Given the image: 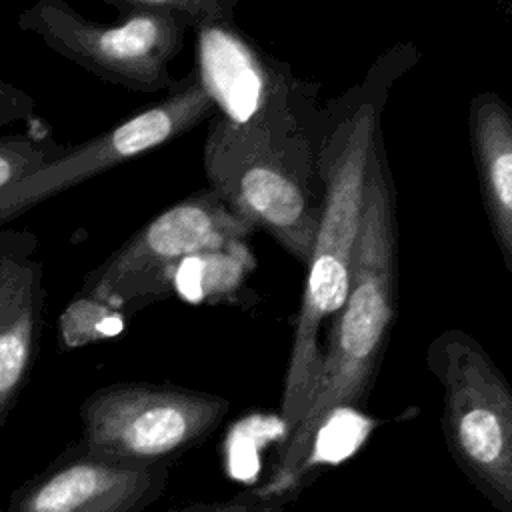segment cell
Returning <instances> with one entry per match:
<instances>
[{
    "label": "cell",
    "mask_w": 512,
    "mask_h": 512,
    "mask_svg": "<svg viewBox=\"0 0 512 512\" xmlns=\"http://www.w3.org/2000/svg\"><path fill=\"white\" fill-rule=\"evenodd\" d=\"M172 466H128L70 442L18 484L0 512H144L166 490Z\"/></svg>",
    "instance_id": "9c48e42d"
},
{
    "label": "cell",
    "mask_w": 512,
    "mask_h": 512,
    "mask_svg": "<svg viewBox=\"0 0 512 512\" xmlns=\"http://www.w3.org/2000/svg\"><path fill=\"white\" fill-rule=\"evenodd\" d=\"M506 10H508V18H512V4L506 6Z\"/></svg>",
    "instance_id": "e0dca14e"
},
{
    "label": "cell",
    "mask_w": 512,
    "mask_h": 512,
    "mask_svg": "<svg viewBox=\"0 0 512 512\" xmlns=\"http://www.w3.org/2000/svg\"><path fill=\"white\" fill-rule=\"evenodd\" d=\"M70 144L54 138L50 126L0 136V190L62 156Z\"/></svg>",
    "instance_id": "5bb4252c"
},
{
    "label": "cell",
    "mask_w": 512,
    "mask_h": 512,
    "mask_svg": "<svg viewBox=\"0 0 512 512\" xmlns=\"http://www.w3.org/2000/svg\"><path fill=\"white\" fill-rule=\"evenodd\" d=\"M316 146L290 102L286 78L278 76L244 118L216 112L202 152L208 188L302 264L322 214Z\"/></svg>",
    "instance_id": "3957f363"
},
{
    "label": "cell",
    "mask_w": 512,
    "mask_h": 512,
    "mask_svg": "<svg viewBox=\"0 0 512 512\" xmlns=\"http://www.w3.org/2000/svg\"><path fill=\"white\" fill-rule=\"evenodd\" d=\"M252 232L210 188L198 190L142 224L82 278L76 294L130 318L174 294L182 262L242 248Z\"/></svg>",
    "instance_id": "8992f818"
},
{
    "label": "cell",
    "mask_w": 512,
    "mask_h": 512,
    "mask_svg": "<svg viewBox=\"0 0 512 512\" xmlns=\"http://www.w3.org/2000/svg\"><path fill=\"white\" fill-rule=\"evenodd\" d=\"M398 226L394 186L378 142L344 306L330 324L320 370L298 426L282 438L260 490L298 496L314 466L320 430L340 410L364 408L396 318Z\"/></svg>",
    "instance_id": "7a4b0ae2"
},
{
    "label": "cell",
    "mask_w": 512,
    "mask_h": 512,
    "mask_svg": "<svg viewBox=\"0 0 512 512\" xmlns=\"http://www.w3.org/2000/svg\"><path fill=\"white\" fill-rule=\"evenodd\" d=\"M36 250L38 236L32 230L0 228V326L44 284V264Z\"/></svg>",
    "instance_id": "7c38bea8"
},
{
    "label": "cell",
    "mask_w": 512,
    "mask_h": 512,
    "mask_svg": "<svg viewBox=\"0 0 512 512\" xmlns=\"http://www.w3.org/2000/svg\"><path fill=\"white\" fill-rule=\"evenodd\" d=\"M116 24L92 22L64 0H38L18 14V28L108 84L134 92L172 90L168 64L182 50L188 28L228 22L226 0H104Z\"/></svg>",
    "instance_id": "277c9868"
},
{
    "label": "cell",
    "mask_w": 512,
    "mask_h": 512,
    "mask_svg": "<svg viewBox=\"0 0 512 512\" xmlns=\"http://www.w3.org/2000/svg\"><path fill=\"white\" fill-rule=\"evenodd\" d=\"M426 368L440 388V426L452 460L496 512H512V384L460 328L428 344Z\"/></svg>",
    "instance_id": "5b68a950"
},
{
    "label": "cell",
    "mask_w": 512,
    "mask_h": 512,
    "mask_svg": "<svg viewBox=\"0 0 512 512\" xmlns=\"http://www.w3.org/2000/svg\"><path fill=\"white\" fill-rule=\"evenodd\" d=\"M44 302L46 288L42 284L26 298L22 308L0 326V430L36 362Z\"/></svg>",
    "instance_id": "8fae6325"
},
{
    "label": "cell",
    "mask_w": 512,
    "mask_h": 512,
    "mask_svg": "<svg viewBox=\"0 0 512 512\" xmlns=\"http://www.w3.org/2000/svg\"><path fill=\"white\" fill-rule=\"evenodd\" d=\"M468 132L484 210L512 282V108L494 92H478Z\"/></svg>",
    "instance_id": "30bf717a"
},
{
    "label": "cell",
    "mask_w": 512,
    "mask_h": 512,
    "mask_svg": "<svg viewBox=\"0 0 512 512\" xmlns=\"http://www.w3.org/2000/svg\"><path fill=\"white\" fill-rule=\"evenodd\" d=\"M216 112L218 106L194 68L186 78L176 80L162 100L136 110L90 140L70 146L56 160L2 188L0 228L62 190L180 138Z\"/></svg>",
    "instance_id": "ba28073f"
},
{
    "label": "cell",
    "mask_w": 512,
    "mask_h": 512,
    "mask_svg": "<svg viewBox=\"0 0 512 512\" xmlns=\"http://www.w3.org/2000/svg\"><path fill=\"white\" fill-rule=\"evenodd\" d=\"M130 318L96 300L76 294L58 318V344L64 350L116 338Z\"/></svg>",
    "instance_id": "4fadbf2b"
},
{
    "label": "cell",
    "mask_w": 512,
    "mask_h": 512,
    "mask_svg": "<svg viewBox=\"0 0 512 512\" xmlns=\"http://www.w3.org/2000/svg\"><path fill=\"white\" fill-rule=\"evenodd\" d=\"M396 48L370 68L360 86L346 94L344 104L332 114L318 134V174L322 180V214L308 260V274L280 396L284 436L302 420L322 362L320 336L332 324L350 288L352 258L360 234L368 170L382 140V108L390 86L406 66Z\"/></svg>",
    "instance_id": "6da1fadb"
},
{
    "label": "cell",
    "mask_w": 512,
    "mask_h": 512,
    "mask_svg": "<svg viewBox=\"0 0 512 512\" xmlns=\"http://www.w3.org/2000/svg\"><path fill=\"white\" fill-rule=\"evenodd\" d=\"M34 112V98L26 90L0 78V128H6L20 120H30Z\"/></svg>",
    "instance_id": "2e32d148"
},
{
    "label": "cell",
    "mask_w": 512,
    "mask_h": 512,
    "mask_svg": "<svg viewBox=\"0 0 512 512\" xmlns=\"http://www.w3.org/2000/svg\"><path fill=\"white\" fill-rule=\"evenodd\" d=\"M298 496L284 494L272 496L260 490V486H250L240 490L228 500L216 502H182L166 508L164 512H294Z\"/></svg>",
    "instance_id": "9a60e30c"
},
{
    "label": "cell",
    "mask_w": 512,
    "mask_h": 512,
    "mask_svg": "<svg viewBox=\"0 0 512 512\" xmlns=\"http://www.w3.org/2000/svg\"><path fill=\"white\" fill-rule=\"evenodd\" d=\"M224 396L168 382H112L90 392L80 408V442L128 466H174L224 420Z\"/></svg>",
    "instance_id": "52a82bcc"
}]
</instances>
